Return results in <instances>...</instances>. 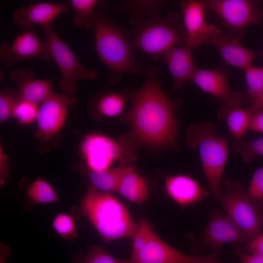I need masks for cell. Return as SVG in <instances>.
Returning <instances> with one entry per match:
<instances>
[{"mask_svg": "<svg viewBox=\"0 0 263 263\" xmlns=\"http://www.w3.org/2000/svg\"><path fill=\"white\" fill-rule=\"evenodd\" d=\"M221 250L222 248L211 249L209 255L200 256L193 263H224Z\"/></svg>", "mask_w": 263, "mask_h": 263, "instance_id": "74e56055", "label": "cell"}, {"mask_svg": "<svg viewBox=\"0 0 263 263\" xmlns=\"http://www.w3.org/2000/svg\"><path fill=\"white\" fill-rule=\"evenodd\" d=\"M134 31L132 42L134 49L153 58L174 45H186V35L181 13L170 11L164 17L131 21Z\"/></svg>", "mask_w": 263, "mask_h": 263, "instance_id": "5b68a950", "label": "cell"}, {"mask_svg": "<svg viewBox=\"0 0 263 263\" xmlns=\"http://www.w3.org/2000/svg\"><path fill=\"white\" fill-rule=\"evenodd\" d=\"M26 193L30 202L34 204L51 203L59 201L52 187L40 178L30 184Z\"/></svg>", "mask_w": 263, "mask_h": 263, "instance_id": "83f0119b", "label": "cell"}, {"mask_svg": "<svg viewBox=\"0 0 263 263\" xmlns=\"http://www.w3.org/2000/svg\"><path fill=\"white\" fill-rule=\"evenodd\" d=\"M234 250L240 263H263V257L245 252L237 244L234 246Z\"/></svg>", "mask_w": 263, "mask_h": 263, "instance_id": "d590c367", "label": "cell"}, {"mask_svg": "<svg viewBox=\"0 0 263 263\" xmlns=\"http://www.w3.org/2000/svg\"><path fill=\"white\" fill-rule=\"evenodd\" d=\"M181 14L186 35V45L194 50L209 39V25L205 20L206 10L202 1L183 0Z\"/></svg>", "mask_w": 263, "mask_h": 263, "instance_id": "2e32d148", "label": "cell"}, {"mask_svg": "<svg viewBox=\"0 0 263 263\" xmlns=\"http://www.w3.org/2000/svg\"><path fill=\"white\" fill-rule=\"evenodd\" d=\"M154 234L150 224L145 220L142 219L136 232L132 237V252H135L143 247Z\"/></svg>", "mask_w": 263, "mask_h": 263, "instance_id": "e575fe53", "label": "cell"}, {"mask_svg": "<svg viewBox=\"0 0 263 263\" xmlns=\"http://www.w3.org/2000/svg\"><path fill=\"white\" fill-rule=\"evenodd\" d=\"M259 109L255 105L246 108L220 106L217 112V117L225 121L228 132L233 139L232 146L235 150L248 131L252 115Z\"/></svg>", "mask_w": 263, "mask_h": 263, "instance_id": "44dd1931", "label": "cell"}, {"mask_svg": "<svg viewBox=\"0 0 263 263\" xmlns=\"http://www.w3.org/2000/svg\"><path fill=\"white\" fill-rule=\"evenodd\" d=\"M77 99L73 95L52 92L41 103L37 118V130L35 134L41 145L51 141L64 125L68 108Z\"/></svg>", "mask_w": 263, "mask_h": 263, "instance_id": "30bf717a", "label": "cell"}, {"mask_svg": "<svg viewBox=\"0 0 263 263\" xmlns=\"http://www.w3.org/2000/svg\"><path fill=\"white\" fill-rule=\"evenodd\" d=\"M247 193L252 202L260 208L263 207V167L254 173Z\"/></svg>", "mask_w": 263, "mask_h": 263, "instance_id": "836d02e7", "label": "cell"}, {"mask_svg": "<svg viewBox=\"0 0 263 263\" xmlns=\"http://www.w3.org/2000/svg\"><path fill=\"white\" fill-rule=\"evenodd\" d=\"M19 99L18 92L6 87L0 92V122L3 123L12 117L14 109Z\"/></svg>", "mask_w": 263, "mask_h": 263, "instance_id": "d6a6232c", "label": "cell"}, {"mask_svg": "<svg viewBox=\"0 0 263 263\" xmlns=\"http://www.w3.org/2000/svg\"><path fill=\"white\" fill-rule=\"evenodd\" d=\"M243 250L247 253L263 257V233L246 244Z\"/></svg>", "mask_w": 263, "mask_h": 263, "instance_id": "8d00e7d4", "label": "cell"}, {"mask_svg": "<svg viewBox=\"0 0 263 263\" xmlns=\"http://www.w3.org/2000/svg\"><path fill=\"white\" fill-rule=\"evenodd\" d=\"M235 150L244 163L253 162L257 157L263 156V137L242 141Z\"/></svg>", "mask_w": 263, "mask_h": 263, "instance_id": "1f68e13d", "label": "cell"}, {"mask_svg": "<svg viewBox=\"0 0 263 263\" xmlns=\"http://www.w3.org/2000/svg\"><path fill=\"white\" fill-rule=\"evenodd\" d=\"M191 49L187 45L173 46L154 57L167 66L173 80L172 87L181 89L185 82L191 80L197 69L193 62Z\"/></svg>", "mask_w": 263, "mask_h": 263, "instance_id": "ac0fdd59", "label": "cell"}, {"mask_svg": "<svg viewBox=\"0 0 263 263\" xmlns=\"http://www.w3.org/2000/svg\"><path fill=\"white\" fill-rule=\"evenodd\" d=\"M35 75L31 69L19 68L9 74V79L17 85L19 98L38 105L52 93V81L33 78Z\"/></svg>", "mask_w": 263, "mask_h": 263, "instance_id": "d6986e66", "label": "cell"}, {"mask_svg": "<svg viewBox=\"0 0 263 263\" xmlns=\"http://www.w3.org/2000/svg\"><path fill=\"white\" fill-rule=\"evenodd\" d=\"M186 136L187 147L198 149L211 193L214 199L220 202L223 192L221 179L229 154L227 135L218 136L216 126L203 121L191 125Z\"/></svg>", "mask_w": 263, "mask_h": 263, "instance_id": "277c9868", "label": "cell"}, {"mask_svg": "<svg viewBox=\"0 0 263 263\" xmlns=\"http://www.w3.org/2000/svg\"><path fill=\"white\" fill-rule=\"evenodd\" d=\"M206 10L214 13L222 26L238 40L244 36L247 27L260 25L263 13L260 2L251 0H203Z\"/></svg>", "mask_w": 263, "mask_h": 263, "instance_id": "52a82bcc", "label": "cell"}, {"mask_svg": "<svg viewBox=\"0 0 263 263\" xmlns=\"http://www.w3.org/2000/svg\"><path fill=\"white\" fill-rule=\"evenodd\" d=\"M101 2L94 14V43L97 54L107 70L109 82L115 83L123 74H130L144 79L152 66L136 59L130 34L120 28L105 11Z\"/></svg>", "mask_w": 263, "mask_h": 263, "instance_id": "7a4b0ae2", "label": "cell"}, {"mask_svg": "<svg viewBox=\"0 0 263 263\" xmlns=\"http://www.w3.org/2000/svg\"><path fill=\"white\" fill-rule=\"evenodd\" d=\"M52 226L62 237L72 239L77 236V227L73 216L66 213H58L54 218Z\"/></svg>", "mask_w": 263, "mask_h": 263, "instance_id": "4dcf8cb0", "label": "cell"}, {"mask_svg": "<svg viewBox=\"0 0 263 263\" xmlns=\"http://www.w3.org/2000/svg\"><path fill=\"white\" fill-rule=\"evenodd\" d=\"M261 54L263 55V51H262V52Z\"/></svg>", "mask_w": 263, "mask_h": 263, "instance_id": "ee69618b", "label": "cell"}, {"mask_svg": "<svg viewBox=\"0 0 263 263\" xmlns=\"http://www.w3.org/2000/svg\"><path fill=\"white\" fill-rule=\"evenodd\" d=\"M247 86V92L244 100L257 105L263 91V67L252 64L243 70Z\"/></svg>", "mask_w": 263, "mask_h": 263, "instance_id": "484cf974", "label": "cell"}, {"mask_svg": "<svg viewBox=\"0 0 263 263\" xmlns=\"http://www.w3.org/2000/svg\"><path fill=\"white\" fill-rule=\"evenodd\" d=\"M209 36L207 43L217 49L227 65L244 70L260 54L245 48L238 39L228 33H222L221 29L213 25H209Z\"/></svg>", "mask_w": 263, "mask_h": 263, "instance_id": "5bb4252c", "label": "cell"}, {"mask_svg": "<svg viewBox=\"0 0 263 263\" xmlns=\"http://www.w3.org/2000/svg\"><path fill=\"white\" fill-rule=\"evenodd\" d=\"M124 166L100 170L88 169L87 173L92 186L104 192H116Z\"/></svg>", "mask_w": 263, "mask_h": 263, "instance_id": "d4e9b609", "label": "cell"}, {"mask_svg": "<svg viewBox=\"0 0 263 263\" xmlns=\"http://www.w3.org/2000/svg\"><path fill=\"white\" fill-rule=\"evenodd\" d=\"M0 57L8 68L17 63L32 58L49 60L52 58L47 40L41 41L32 32L18 35L11 44L0 45Z\"/></svg>", "mask_w": 263, "mask_h": 263, "instance_id": "7c38bea8", "label": "cell"}, {"mask_svg": "<svg viewBox=\"0 0 263 263\" xmlns=\"http://www.w3.org/2000/svg\"><path fill=\"white\" fill-rule=\"evenodd\" d=\"M165 188L167 195L182 207L202 202L208 193L195 179L185 174L167 176Z\"/></svg>", "mask_w": 263, "mask_h": 263, "instance_id": "ffe728a7", "label": "cell"}, {"mask_svg": "<svg viewBox=\"0 0 263 263\" xmlns=\"http://www.w3.org/2000/svg\"><path fill=\"white\" fill-rule=\"evenodd\" d=\"M130 99L125 119L135 138L147 146L175 148L176 104L162 90L158 68L152 67L142 86L131 93Z\"/></svg>", "mask_w": 263, "mask_h": 263, "instance_id": "6da1fadb", "label": "cell"}, {"mask_svg": "<svg viewBox=\"0 0 263 263\" xmlns=\"http://www.w3.org/2000/svg\"><path fill=\"white\" fill-rule=\"evenodd\" d=\"M73 263H128L127 260H121L112 256L101 247L93 245L89 248L86 254H79Z\"/></svg>", "mask_w": 263, "mask_h": 263, "instance_id": "f1b7e54d", "label": "cell"}, {"mask_svg": "<svg viewBox=\"0 0 263 263\" xmlns=\"http://www.w3.org/2000/svg\"><path fill=\"white\" fill-rule=\"evenodd\" d=\"M10 253V250L7 248H3L1 249L0 263H4L5 261V258L7 257Z\"/></svg>", "mask_w": 263, "mask_h": 263, "instance_id": "60d3db41", "label": "cell"}, {"mask_svg": "<svg viewBox=\"0 0 263 263\" xmlns=\"http://www.w3.org/2000/svg\"><path fill=\"white\" fill-rule=\"evenodd\" d=\"M199 257L180 252L155 233L140 249L131 252L127 261L128 263H193Z\"/></svg>", "mask_w": 263, "mask_h": 263, "instance_id": "9a60e30c", "label": "cell"}, {"mask_svg": "<svg viewBox=\"0 0 263 263\" xmlns=\"http://www.w3.org/2000/svg\"><path fill=\"white\" fill-rule=\"evenodd\" d=\"M116 192L132 203H142L148 196L149 187L133 167L125 165Z\"/></svg>", "mask_w": 263, "mask_h": 263, "instance_id": "7402d4cb", "label": "cell"}, {"mask_svg": "<svg viewBox=\"0 0 263 263\" xmlns=\"http://www.w3.org/2000/svg\"><path fill=\"white\" fill-rule=\"evenodd\" d=\"M79 214L87 218L106 243L132 237L138 225L126 207L109 193L90 186L80 201Z\"/></svg>", "mask_w": 263, "mask_h": 263, "instance_id": "3957f363", "label": "cell"}, {"mask_svg": "<svg viewBox=\"0 0 263 263\" xmlns=\"http://www.w3.org/2000/svg\"><path fill=\"white\" fill-rule=\"evenodd\" d=\"M81 151L88 169L92 170L106 169L114 161L125 163L135 158L132 148L124 142L99 134L86 135Z\"/></svg>", "mask_w": 263, "mask_h": 263, "instance_id": "9c48e42d", "label": "cell"}, {"mask_svg": "<svg viewBox=\"0 0 263 263\" xmlns=\"http://www.w3.org/2000/svg\"><path fill=\"white\" fill-rule=\"evenodd\" d=\"M165 3L164 0H126L117 11L134 21L158 16L160 8Z\"/></svg>", "mask_w": 263, "mask_h": 263, "instance_id": "cb8c5ba5", "label": "cell"}, {"mask_svg": "<svg viewBox=\"0 0 263 263\" xmlns=\"http://www.w3.org/2000/svg\"><path fill=\"white\" fill-rule=\"evenodd\" d=\"M38 111V105L19 98L12 117L21 125L30 124L37 120Z\"/></svg>", "mask_w": 263, "mask_h": 263, "instance_id": "f546056e", "label": "cell"}, {"mask_svg": "<svg viewBox=\"0 0 263 263\" xmlns=\"http://www.w3.org/2000/svg\"><path fill=\"white\" fill-rule=\"evenodd\" d=\"M131 93L108 90L91 100V107L94 111L107 117H115L123 111L126 99H130Z\"/></svg>", "mask_w": 263, "mask_h": 263, "instance_id": "603a6c76", "label": "cell"}, {"mask_svg": "<svg viewBox=\"0 0 263 263\" xmlns=\"http://www.w3.org/2000/svg\"><path fill=\"white\" fill-rule=\"evenodd\" d=\"M257 107H259L260 109L263 108V91L262 92V95L261 96L259 101L257 105Z\"/></svg>", "mask_w": 263, "mask_h": 263, "instance_id": "b9f144b4", "label": "cell"}, {"mask_svg": "<svg viewBox=\"0 0 263 263\" xmlns=\"http://www.w3.org/2000/svg\"><path fill=\"white\" fill-rule=\"evenodd\" d=\"M100 2L97 0H71L70 4L75 11L74 23L86 29L93 27L95 12Z\"/></svg>", "mask_w": 263, "mask_h": 263, "instance_id": "4316f807", "label": "cell"}, {"mask_svg": "<svg viewBox=\"0 0 263 263\" xmlns=\"http://www.w3.org/2000/svg\"><path fill=\"white\" fill-rule=\"evenodd\" d=\"M52 58L61 75L59 81L60 88L66 93L74 95L77 91L78 80H95L96 71L84 67L70 48L59 37L52 24L42 26Z\"/></svg>", "mask_w": 263, "mask_h": 263, "instance_id": "ba28073f", "label": "cell"}, {"mask_svg": "<svg viewBox=\"0 0 263 263\" xmlns=\"http://www.w3.org/2000/svg\"><path fill=\"white\" fill-rule=\"evenodd\" d=\"M196 251L222 248L225 243H247L238 226L227 214L217 209L211 211L207 224L202 234L193 242Z\"/></svg>", "mask_w": 263, "mask_h": 263, "instance_id": "8fae6325", "label": "cell"}, {"mask_svg": "<svg viewBox=\"0 0 263 263\" xmlns=\"http://www.w3.org/2000/svg\"><path fill=\"white\" fill-rule=\"evenodd\" d=\"M260 222L261 225H263V210L260 212Z\"/></svg>", "mask_w": 263, "mask_h": 263, "instance_id": "7bdbcfd3", "label": "cell"}, {"mask_svg": "<svg viewBox=\"0 0 263 263\" xmlns=\"http://www.w3.org/2000/svg\"><path fill=\"white\" fill-rule=\"evenodd\" d=\"M0 182L3 184L4 179L8 175L9 166L7 155L4 154L0 147Z\"/></svg>", "mask_w": 263, "mask_h": 263, "instance_id": "ab89813d", "label": "cell"}, {"mask_svg": "<svg viewBox=\"0 0 263 263\" xmlns=\"http://www.w3.org/2000/svg\"><path fill=\"white\" fill-rule=\"evenodd\" d=\"M225 70L217 67L214 69H197L191 81L203 91L221 101V106L240 107L244 102L242 94L229 88Z\"/></svg>", "mask_w": 263, "mask_h": 263, "instance_id": "4fadbf2b", "label": "cell"}, {"mask_svg": "<svg viewBox=\"0 0 263 263\" xmlns=\"http://www.w3.org/2000/svg\"><path fill=\"white\" fill-rule=\"evenodd\" d=\"M66 3L43 1L20 6L12 14V19L20 28L27 30L35 25L51 24L59 15L68 10Z\"/></svg>", "mask_w": 263, "mask_h": 263, "instance_id": "e0dca14e", "label": "cell"}, {"mask_svg": "<svg viewBox=\"0 0 263 263\" xmlns=\"http://www.w3.org/2000/svg\"><path fill=\"white\" fill-rule=\"evenodd\" d=\"M248 131L263 133V108L257 110L252 115L249 122Z\"/></svg>", "mask_w": 263, "mask_h": 263, "instance_id": "f35d334b", "label": "cell"}, {"mask_svg": "<svg viewBox=\"0 0 263 263\" xmlns=\"http://www.w3.org/2000/svg\"><path fill=\"white\" fill-rule=\"evenodd\" d=\"M223 186L224 189L220 202L244 233L248 243L263 233L261 228V208L251 201L247 191L238 181L227 179L223 181Z\"/></svg>", "mask_w": 263, "mask_h": 263, "instance_id": "8992f818", "label": "cell"}]
</instances>
